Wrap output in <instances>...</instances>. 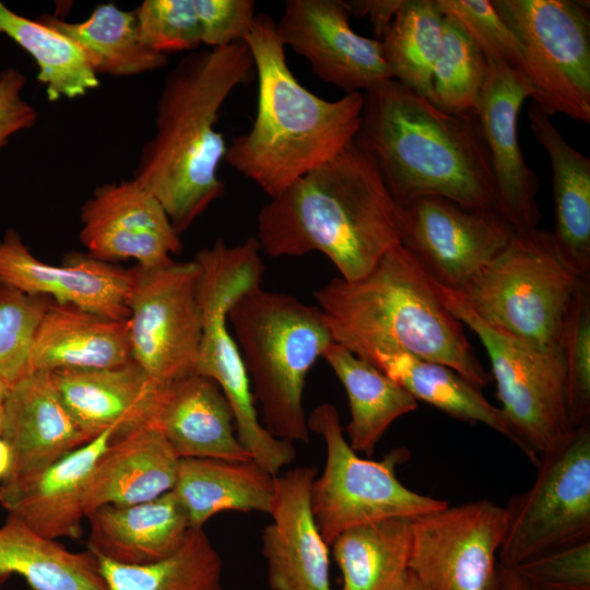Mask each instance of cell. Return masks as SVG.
<instances>
[{
    "label": "cell",
    "instance_id": "cell-1",
    "mask_svg": "<svg viewBox=\"0 0 590 590\" xmlns=\"http://www.w3.org/2000/svg\"><path fill=\"white\" fill-rule=\"evenodd\" d=\"M402 211L355 141L264 204L256 239L268 256L324 255L340 278L367 274L401 245Z\"/></svg>",
    "mask_w": 590,
    "mask_h": 590
},
{
    "label": "cell",
    "instance_id": "cell-2",
    "mask_svg": "<svg viewBox=\"0 0 590 590\" xmlns=\"http://www.w3.org/2000/svg\"><path fill=\"white\" fill-rule=\"evenodd\" d=\"M255 69L245 42L194 51L167 75L156 103L155 133L133 180L151 192L180 235L225 190L219 167L227 145L220 110Z\"/></svg>",
    "mask_w": 590,
    "mask_h": 590
},
{
    "label": "cell",
    "instance_id": "cell-3",
    "mask_svg": "<svg viewBox=\"0 0 590 590\" xmlns=\"http://www.w3.org/2000/svg\"><path fill=\"white\" fill-rule=\"evenodd\" d=\"M363 94L354 141L400 206L441 197L465 209L497 211L477 115L447 114L393 79Z\"/></svg>",
    "mask_w": 590,
    "mask_h": 590
},
{
    "label": "cell",
    "instance_id": "cell-4",
    "mask_svg": "<svg viewBox=\"0 0 590 590\" xmlns=\"http://www.w3.org/2000/svg\"><path fill=\"white\" fill-rule=\"evenodd\" d=\"M334 343L362 357L393 349L445 365L476 388L492 381L437 283L401 246L364 276L332 279L314 293Z\"/></svg>",
    "mask_w": 590,
    "mask_h": 590
},
{
    "label": "cell",
    "instance_id": "cell-5",
    "mask_svg": "<svg viewBox=\"0 0 590 590\" xmlns=\"http://www.w3.org/2000/svg\"><path fill=\"white\" fill-rule=\"evenodd\" d=\"M244 42L258 76L257 111L250 130L232 139L224 160L272 199L354 141L364 94L328 101L304 87L267 14H257Z\"/></svg>",
    "mask_w": 590,
    "mask_h": 590
},
{
    "label": "cell",
    "instance_id": "cell-6",
    "mask_svg": "<svg viewBox=\"0 0 590 590\" xmlns=\"http://www.w3.org/2000/svg\"><path fill=\"white\" fill-rule=\"evenodd\" d=\"M227 322L262 426L278 439L308 442L306 377L334 342L322 311L290 294L258 286L231 306Z\"/></svg>",
    "mask_w": 590,
    "mask_h": 590
},
{
    "label": "cell",
    "instance_id": "cell-7",
    "mask_svg": "<svg viewBox=\"0 0 590 590\" xmlns=\"http://www.w3.org/2000/svg\"><path fill=\"white\" fill-rule=\"evenodd\" d=\"M256 237L228 246L219 239L200 250L198 297L202 337L196 374L214 380L229 402L236 435L260 467L273 476L296 458L294 444L272 436L261 424L250 381L227 322L231 306L261 286L264 263Z\"/></svg>",
    "mask_w": 590,
    "mask_h": 590
},
{
    "label": "cell",
    "instance_id": "cell-8",
    "mask_svg": "<svg viewBox=\"0 0 590 590\" xmlns=\"http://www.w3.org/2000/svg\"><path fill=\"white\" fill-rule=\"evenodd\" d=\"M583 279L563 261L552 233H515L507 246L453 292L491 328L560 354L565 320Z\"/></svg>",
    "mask_w": 590,
    "mask_h": 590
},
{
    "label": "cell",
    "instance_id": "cell-9",
    "mask_svg": "<svg viewBox=\"0 0 590 590\" xmlns=\"http://www.w3.org/2000/svg\"><path fill=\"white\" fill-rule=\"evenodd\" d=\"M307 422L327 448L323 472L311 483L310 507L328 545L351 528L391 518L412 519L449 505L399 481L396 469L409 458L405 448L393 449L380 461L359 457L346 440L333 404L318 405Z\"/></svg>",
    "mask_w": 590,
    "mask_h": 590
},
{
    "label": "cell",
    "instance_id": "cell-10",
    "mask_svg": "<svg viewBox=\"0 0 590 590\" xmlns=\"http://www.w3.org/2000/svg\"><path fill=\"white\" fill-rule=\"evenodd\" d=\"M437 285L449 311L484 345L514 444L536 465L543 452L575 429L567 409L562 355L491 328L452 291Z\"/></svg>",
    "mask_w": 590,
    "mask_h": 590
},
{
    "label": "cell",
    "instance_id": "cell-11",
    "mask_svg": "<svg viewBox=\"0 0 590 590\" xmlns=\"http://www.w3.org/2000/svg\"><path fill=\"white\" fill-rule=\"evenodd\" d=\"M522 49L532 103L590 123L589 2L491 0Z\"/></svg>",
    "mask_w": 590,
    "mask_h": 590
},
{
    "label": "cell",
    "instance_id": "cell-12",
    "mask_svg": "<svg viewBox=\"0 0 590 590\" xmlns=\"http://www.w3.org/2000/svg\"><path fill=\"white\" fill-rule=\"evenodd\" d=\"M536 468L531 487L505 506L504 567L590 539V423L543 452Z\"/></svg>",
    "mask_w": 590,
    "mask_h": 590
},
{
    "label": "cell",
    "instance_id": "cell-13",
    "mask_svg": "<svg viewBox=\"0 0 590 590\" xmlns=\"http://www.w3.org/2000/svg\"><path fill=\"white\" fill-rule=\"evenodd\" d=\"M199 278L194 259L129 269L131 356L156 382L196 374L202 337Z\"/></svg>",
    "mask_w": 590,
    "mask_h": 590
},
{
    "label": "cell",
    "instance_id": "cell-14",
    "mask_svg": "<svg viewBox=\"0 0 590 590\" xmlns=\"http://www.w3.org/2000/svg\"><path fill=\"white\" fill-rule=\"evenodd\" d=\"M505 507L483 498L412 518L409 570L427 590H496Z\"/></svg>",
    "mask_w": 590,
    "mask_h": 590
},
{
    "label": "cell",
    "instance_id": "cell-15",
    "mask_svg": "<svg viewBox=\"0 0 590 590\" xmlns=\"http://www.w3.org/2000/svg\"><path fill=\"white\" fill-rule=\"evenodd\" d=\"M401 211V246L437 284L453 292L515 234L497 211L465 209L441 197L417 198Z\"/></svg>",
    "mask_w": 590,
    "mask_h": 590
},
{
    "label": "cell",
    "instance_id": "cell-16",
    "mask_svg": "<svg viewBox=\"0 0 590 590\" xmlns=\"http://www.w3.org/2000/svg\"><path fill=\"white\" fill-rule=\"evenodd\" d=\"M341 0H287L275 22L284 45L303 56L312 72L349 93H362L391 80L381 42L357 34Z\"/></svg>",
    "mask_w": 590,
    "mask_h": 590
},
{
    "label": "cell",
    "instance_id": "cell-17",
    "mask_svg": "<svg viewBox=\"0 0 590 590\" xmlns=\"http://www.w3.org/2000/svg\"><path fill=\"white\" fill-rule=\"evenodd\" d=\"M486 60L477 118L492 162L497 212L515 233H528L538 228L542 219L538 203L541 187L520 148L518 117L533 93L521 74L502 62Z\"/></svg>",
    "mask_w": 590,
    "mask_h": 590
},
{
    "label": "cell",
    "instance_id": "cell-18",
    "mask_svg": "<svg viewBox=\"0 0 590 590\" xmlns=\"http://www.w3.org/2000/svg\"><path fill=\"white\" fill-rule=\"evenodd\" d=\"M80 216L81 241L101 261L133 259L140 267H157L181 250L160 201L133 179L96 188Z\"/></svg>",
    "mask_w": 590,
    "mask_h": 590
},
{
    "label": "cell",
    "instance_id": "cell-19",
    "mask_svg": "<svg viewBox=\"0 0 590 590\" xmlns=\"http://www.w3.org/2000/svg\"><path fill=\"white\" fill-rule=\"evenodd\" d=\"M0 282L107 318H129V270L78 252L68 255L61 266L43 262L14 229L0 240Z\"/></svg>",
    "mask_w": 590,
    "mask_h": 590
},
{
    "label": "cell",
    "instance_id": "cell-20",
    "mask_svg": "<svg viewBox=\"0 0 590 590\" xmlns=\"http://www.w3.org/2000/svg\"><path fill=\"white\" fill-rule=\"evenodd\" d=\"M312 467H296L274 479V500L262 534L271 590H332L328 544L310 507Z\"/></svg>",
    "mask_w": 590,
    "mask_h": 590
},
{
    "label": "cell",
    "instance_id": "cell-21",
    "mask_svg": "<svg viewBox=\"0 0 590 590\" xmlns=\"http://www.w3.org/2000/svg\"><path fill=\"white\" fill-rule=\"evenodd\" d=\"M114 437L107 429L37 473L4 479L0 505L42 536L80 539L90 479Z\"/></svg>",
    "mask_w": 590,
    "mask_h": 590
},
{
    "label": "cell",
    "instance_id": "cell-22",
    "mask_svg": "<svg viewBox=\"0 0 590 590\" xmlns=\"http://www.w3.org/2000/svg\"><path fill=\"white\" fill-rule=\"evenodd\" d=\"M2 403L1 437L12 452L5 479L37 473L92 440L62 404L48 371H30L9 388Z\"/></svg>",
    "mask_w": 590,
    "mask_h": 590
},
{
    "label": "cell",
    "instance_id": "cell-23",
    "mask_svg": "<svg viewBox=\"0 0 590 590\" xmlns=\"http://www.w3.org/2000/svg\"><path fill=\"white\" fill-rule=\"evenodd\" d=\"M150 425L179 458L251 459L237 438L229 402L205 376L193 374L160 384Z\"/></svg>",
    "mask_w": 590,
    "mask_h": 590
},
{
    "label": "cell",
    "instance_id": "cell-24",
    "mask_svg": "<svg viewBox=\"0 0 590 590\" xmlns=\"http://www.w3.org/2000/svg\"><path fill=\"white\" fill-rule=\"evenodd\" d=\"M48 373L62 404L90 439L107 429L117 437L150 425L160 382L134 362Z\"/></svg>",
    "mask_w": 590,
    "mask_h": 590
},
{
    "label": "cell",
    "instance_id": "cell-25",
    "mask_svg": "<svg viewBox=\"0 0 590 590\" xmlns=\"http://www.w3.org/2000/svg\"><path fill=\"white\" fill-rule=\"evenodd\" d=\"M86 550L118 564L143 565L166 558L190 529L174 493L129 506L103 505L86 514Z\"/></svg>",
    "mask_w": 590,
    "mask_h": 590
},
{
    "label": "cell",
    "instance_id": "cell-26",
    "mask_svg": "<svg viewBox=\"0 0 590 590\" xmlns=\"http://www.w3.org/2000/svg\"><path fill=\"white\" fill-rule=\"evenodd\" d=\"M179 460L163 434L152 425L114 437L90 479L85 516L103 505L129 506L170 492Z\"/></svg>",
    "mask_w": 590,
    "mask_h": 590
},
{
    "label": "cell",
    "instance_id": "cell-27",
    "mask_svg": "<svg viewBox=\"0 0 590 590\" xmlns=\"http://www.w3.org/2000/svg\"><path fill=\"white\" fill-rule=\"evenodd\" d=\"M132 362L128 319H111L54 300L31 352V371L103 369Z\"/></svg>",
    "mask_w": 590,
    "mask_h": 590
},
{
    "label": "cell",
    "instance_id": "cell-28",
    "mask_svg": "<svg viewBox=\"0 0 590 590\" xmlns=\"http://www.w3.org/2000/svg\"><path fill=\"white\" fill-rule=\"evenodd\" d=\"M552 116L532 103L530 130L546 152L552 167L555 226L551 232L566 266L590 279V158L563 137Z\"/></svg>",
    "mask_w": 590,
    "mask_h": 590
},
{
    "label": "cell",
    "instance_id": "cell-29",
    "mask_svg": "<svg viewBox=\"0 0 590 590\" xmlns=\"http://www.w3.org/2000/svg\"><path fill=\"white\" fill-rule=\"evenodd\" d=\"M133 12L141 42L166 56L244 42L257 16L252 0H144Z\"/></svg>",
    "mask_w": 590,
    "mask_h": 590
},
{
    "label": "cell",
    "instance_id": "cell-30",
    "mask_svg": "<svg viewBox=\"0 0 590 590\" xmlns=\"http://www.w3.org/2000/svg\"><path fill=\"white\" fill-rule=\"evenodd\" d=\"M274 479L255 460L180 458L172 489L188 516L190 528L224 510L270 514Z\"/></svg>",
    "mask_w": 590,
    "mask_h": 590
},
{
    "label": "cell",
    "instance_id": "cell-31",
    "mask_svg": "<svg viewBox=\"0 0 590 590\" xmlns=\"http://www.w3.org/2000/svg\"><path fill=\"white\" fill-rule=\"evenodd\" d=\"M362 358L405 389L416 401H424L449 416L481 423L515 442L502 410L451 368L393 349H376Z\"/></svg>",
    "mask_w": 590,
    "mask_h": 590
},
{
    "label": "cell",
    "instance_id": "cell-32",
    "mask_svg": "<svg viewBox=\"0 0 590 590\" xmlns=\"http://www.w3.org/2000/svg\"><path fill=\"white\" fill-rule=\"evenodd\" d=\"M12 574L33 590H108L91 551L72 552L8 514L0 527V576Z\"/></svg>",
    "mask_w": 590,
    "mask_h": 590
},
{
    "label": "cell",
    "instance_id": "cell-33",
    "mask_svg": "<svg viewBox=\"0 0 590 590\" xmlns=\"http://www.w3.org/2000/svg\"><path fill=\"white\" fill-rule=\"evenodd\" d=\"M322 357L347 394L349 444L369 457L390 425L417 409V401L371 363L338 343L333 342Z\"/></svg>",
    "mask_w": 590,
    "mask_h": 590
},
{
    "label": "cell",
    "instance_id": "cell-34",
    "mask_svg": "<svg viewBox=\"0 0 590 590\" xmlns=\"http://www.w3.org/2000/svg\"><path fill=\"white\" fill-rule=\"evenodd\" d=\"M38 20L74 42L94 72L130 76L161 69L167 56L146 47L140 39L133 11L114 3L97 5L81 22H69L45 14Z\"/></svg>",
    "mask_w": 590,
    "mask_h": 590
},
{
    "label": "cell",
    "instance_id": "cell-35",
    "mask_svg": "<svg viewBox=\"0 0 590 590\" xmlns=\"http://www.w3.org/2000/svg\"><path fill=\"white\" fill-rule=\"evenodd\" d=\"M412 519L391 518L345 530L332 542L341 590H396L409 571Z\"/></svg>",
    "mask_w": 590,
    "mask_h": 590
},
{
    "label": "cell",
    "instance_id": "cell-36",
    "mask_svg": "<svg viewBox=\"0 0 590 590\" xmlns=\"http://www.w3.org/2000/svg\"><path fill=\"white\" fill-rule=\"evenodd\" d=\"M0 33L34 58L37 80L45 85L49 102L81 97L99 85L97 74L74 42L40 20L17 14L2 2Z\"/></svg>",
    "mask_w": 590,
    "mask_h": 590
},
{
    "label": "cell",
    "instance_id": "cell-37",
    "mask_svg": "<svg viewBox=\"0 0 590 590\" xmlns=\"http://www.w3.org/2000/svg\"><path fill=\"white\" fill-rule=\"evenodd\" d=\"M97 558L108 590H222V559L203 528H190L179 548L157 562Z\"/></svg>",
    "mask_w": 590,
    "mask_h": 590
},
{
    "label": "cell",
    "instance_id": "cell-38",
    "mask_svg": "<svg viewBox=\"0 0 590 590\" xmlns=\"http://www.w3.org/2000/svg\"><path fill=\"white\" fill-rule=\"evenodd\" d=\"M442 25L444 13L437 0H403L379 39L392 79L427 101Z\"/></svg>",
    "mask_w": 590,
    "mask_h": 590
},
{
    "label": "cell",
    "instance_id": "cell-39",
    "mask_svg": "<svg viewBox=\"0 0 590 590\" xmlns=\"http://www.w3.org/2000/svg\"><path fill=\"white\" fill-rule=\"evenodd\" d=\"M487 60L462 24L444 14L442 42L432 74L429 102L452 115H477Z\"/></svg>",
    "mask_w": 590,
    "mask_h": 590
},
{
    "label": "cell",
    "instance_id": "cell-40",
    "mask_svg": "<svg viewBox=\"0 0 590 590\" xmlns=\"http://www.w3.org/2000/svg\"><path fill=\"white\" fill-rule=\"evenodd\" d=\"M566 400L574 428L590 423V279H583L570 304L562 335Z\"/></svg>",
    "mask_w": 590,
    "mask_h": 590
},
{
    "label": "cell",
    "instance_id": "cell-41",
    "mask_svg": "<svg viewBox=\"0 0 590 590\" xmlns=\"http://www.w3.org/2000/svg\"><path fill=\"white\" fill-rule=\"evenodd\" d=\"M50 302L0 282V378L9 387L31 371L34 338Z\"/></svg>",
    "mask_w": 590,
    "mask_h": 590
},
{
    "label": "cell",
    "instance_id": "cell-42",
    "mask_svg": "<svg viewBox=\"0 0 590 590\" xmlns=\"http://www.w3.org/2000/svg\"><path fill=\"white\" fill-rule=\"evenodd\" d=\"M437 2L444 14L451 15L462 24L487 59L504 63L527 80L526 62L519 40L497 13L491 0H437Z\"/></svg>",
    "mask_w": 590,
    "mask_h": 590
},
{
    "label": "cell",
    "instance_id": "cell-43",
    "mask_svg": "<svg viewBox=\"0 0 590 590\" xmlns=\"http://www.w3.org/2000/svg\"><path fill=\"white\" fill-rule=\"evenodd\" d=\"M515 569L541 590H590V539L540 554Z\"/></svg>",
    "mask_w": 590,
    "mask_h": 590
},
{
    "label": "cell",
    "instance_id": "cell-44",
    "mask_svg": "<svg viewBox=\"0 0 590 590\" xmlns=\"http://www.w3.org/2000/svg\"><path fill=\"white\" fill-rule=\"evenodd\" d=\"M25 84L26 78L17 69L0 72V149L13 134L37 122L36 109L22 97Z\"/></svg>",
    "mask_w": 590,
    "mask_h": 590
},
{
    "label": "cell",
    "instance_id": "cell-45",
    "mask_svg": "<svg viewBox=\"0 0 590 590\" xmlns=\"http://www.w3.org/2000/svg\"><path fill=\"white\" fill-rule=\"evenodd\" d=\"M403 0H356L346 1L351 14L368 16L377 39H380L393 20Z\"/></svg>",
    "mask_w": 590,
    "mask_h": 590
},
{
    "label": "cell",
    "instance_id": "cell-46",
    "mask_svg": "<svg viewBox=\"0 0 590 590\" xmlns=\"http://www.w3.org/2000/svg\"><path fill=\"white\" fill-rule=\"evenodd\" d=\"M496 590H541L529 582L515 568L498 564Z\"/></svg>",
    "mask_w": 590,
    "mask_h": 590
},
{
    "label": "cell",
    "instance_id": "cell-47",
    "mask_svg": "<svg viewBox=\"0 0 590 590\" xmlns=\"http://www.w3.org/2000/svg\"><path fill=\"white\" fill-rule=\"evenodd\" d=\"M12 465V452L7 441L0 436V481L9 474Z\"/></svg>",
    "mask_w": 590,
    "mask_h": 590
},
{
    "label": "cell",
    "instance_id": "cell-48",
    "mask_svg": "<svg viewBox=\"0 0 590 590\" xmlns=\"http://www.w3.org/2000/svg\"><path fill=\"white\" fill-rule=\"evenodd\" d=\"M396 590H427L422 582L409 570L403 581Z\"/></svg>",
    "mask_w": 590,
    "mask_h": 590
},
{
    "label": "cell",
    "instance_id": "cell-49",
    "mask_svg": "<svg viewBox=\"0 0 590 590\" xmlns=\"http://www.w3.org/2000/svg\"><path fill=\"white\" fill-rule=\"evenodd\" d=\"M9 388L10 387L0 378V402H3Z\"/></svg>",
    "mask_w": 590,
    "mask_h": 590
},
{
    "label": "cell",
    "instance_id": "cell-50",
    "mask_svg": "<svg viewBox=\"0 0 590 590\" xmlns=\"http://www.w3.org/2000/svg\"><path fill=\"white\" fill-rule=\"evenodd\" d=\"M3 421H4L3 403L0 402V436H1L2 429H3Z\"/></svg>",
    "mask_w": 590,
    "mask_h": 590
},
{
    "label": "cell",
    "instance_id": "cell-51",
    "mask_svg": "<svg viewBox=\"0 0 590 590\" xmlns=\"http://www.w3.org/2000/svg\"><path fill=\"white\" fill-rule=\"evenodd\" d=\"M5 580H7V578L0 576V590H3L2 585L4 583Z\"/></svg>",
    "mask_w": 590,
    "mask_h": 590
}]
</instances>
